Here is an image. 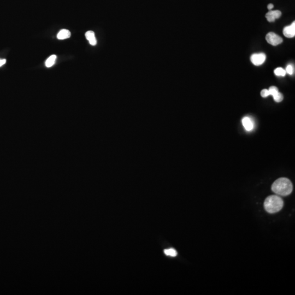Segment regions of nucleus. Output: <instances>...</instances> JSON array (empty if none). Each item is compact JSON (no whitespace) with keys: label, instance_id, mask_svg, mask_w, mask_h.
Segmentation results:
<instances>
[{"label":"nucleus","instance_id":"20e7f679","mask_svg":"<svg viewBox=\"0 0 295 295\" xmlns=\"http://www.w3.org/2000/svg\"><path fill=\"white\" fill-rule=\"evenodd\" d=\"M266 56L264 53H256L253 54L250 60L253 64L255 66H260L265 61Z\"/></svg>","mask_w":295,"mask_h":295},{"label":"nucleus","instance_id":"0eeeda50","mask_svg":"<svg viewBox=\"0 0 295 295\" xmlns=\"http://www.w3.org/2000/svg\"><path fill=\"white\" fill-rule=\"evenodd\" d=\"M243 126L247 131H251L254 128V124L251 120L248 117H244L242 119Z\"/></svg>","mask_w":295,"mask_h":295},{"label":"nucleus","instance_id":"423d86ee","mask_svg":"<svg viewBox=\"0 0 295 295\" xmlns=\"http://www.w3.org/2000/svg\"><path fill=\"white\" fill-rule=\"evenodd\" d=\"M281 15L280 11H270L266 14V18L269 22H274L276 19L279 18Z\"/></svg>","mask_w":295,"mask_h":295},{"label":"nucleus","instance_id":"2eb2a0df","mask_svg":"<svg viewBox=\"0 0 295 295\" xmlns=\"http://www.w3.org/2000/svg\"><path fill=\"white\" fill-rule=\"evenodd\" d=\"M286 73H287L289 75H292L294 73V68L293 66L291 65H289L286 68Z\"/></svg>","mask_w":295,"mask_h":295},{"label":"nucleus","instance_id":"7ed1b4c3","mask_svg":"<svg viewBox=\"0 0 295 295\" xmlns=\"http://www.w3.org/2000/svg\"><path fill=\"white\" fill-rule=\"evenodd\" d=\"M267 42L271 45L276 46L283 42V38L274 32H269L266 36Z\"/></svg>","mask_w":295,"mask_h":295},{"label":"nucleus","instance_id":"a211bd4d","mask_svg":"<svg viewBox=\"0 0 295 295\" xmlns=\"http://www.w3.org/2000/svg\"><path fill=\"white\" fill-rule=\"evenodd\" d=\"M273 7H274V6H273V4H269L268 5V6H267V8H268V9L269 10H271V9H272Z\"/></svg>","mask_w":295,"mask_h":295},{"label":"nucleus","instance_id":"6e6552de","mask_svg":"<svg viewBox=\"0 0 295 295\" xmlns=\"http://www.w3.org/2000/svg\"><path fill=\"white\" fill-rule=\"evenodd\" d=\"M85 37H86V39L89 42L91 45L94 46L96 45L97 40L95 38V33L93 32V31H89L86 32V33L85 34Z\"/></svg>","mask_w":295,"mask_h":295},{"label":"nucleus","instance_id":"9d476101","mask_svg":"<svg viewBox=\"0 0 295 295\" xmlns=\"http://www.w3.org/2000/svg\"><path fill=\"white\" fill-rule=\"evenodd\" d=\"M56 59V56L55 55H52L50 56L45 62V66L47 67H51L54 65Z\"/></svg>","mask_w":295,"mask_h":295},{"label":"nucleus","instance_id":"f03ea898","mask_svg":"<svg viewBox=\"0 0 295 295\" xmlns=\"http://www.w3.org/2000/svg\"><path fill=\"white\" fill-rule=\"evenodd\" d=\"M284 206L283 199L278 196L271 195L266 198L264 207L266 211L273 214L279 212Z\"/></svg>","mask_w":295,"mask_h":295},{"label":"nucleus","instance_id":"f257e3e1","mask_svg":"<svg viewBox=\"0 0 295 295\" xmlns=\"http://www.w3.org/2000/svg\"><path fill=\"white\" fill-rule=\"evenodd\" d=\"M293 190L291 182L286 178L276 180L272 185V190L276 194L286 196L290 194Z\"/></svg>","mask_w":295,"mask_h":295},{"label":"nucleus","instance_id":"f8f14e48","mask_svg":"<svg viewBox=\"0 0 295 295\" xmlns=\"http://www.w3.org/2000/svg\"><path fill=\"white\" fill-rule=\"evenodd\" d=\"M274 74L277 76H283L284 77L286 75V71L283 68L278 67L276 68L274 71Z\"/></svg>","mask_w":295,"mask_h":295},{"label":"nucleus","instance_id":"1a4fd4ad","mask_svg":"<svg viewBox=\"0 0 295 295\" xmlns=\"http://www.w3.org/2000/svg\"><path fill=\"white\" fill-rule=\"evenodd\" d=\"M71 36V32L69 30L63 29L60 31V32L58 33L57 35V38L59 39H65L68 38L70 37Z\"/></svg>","mask_w":295,"mask_h":295},{"label":"nucleus","instance_id":"ddd939ff","mask_svg":"<svg viewBox=\"0 0 295 295\" xmlns=\"http://www.w3.org/2000/svg\"><path fill=\"white\" fill-rule=\"evenodd\" d=\"M268 91H269V95H272L273 97H274L279 93V90L276 86H272L270 87Z\"/></svg>","mask_w":295,"mask_h":295},{"label":"nucleus","instance_id":"dca6fc26","mask_svg":"<svg viewBox=\"0 0 295 295\" xmlns=\"http://www.w3.org/2000/svg\"><path fill=\"white\" fill-rule=\"evenodd\" d=\"M261 95L262 97H268V96H269V91L267 89H263L261 91Z\"/></svg>","mask_w":295,"mask_h":295},{"label":"nucleus","instance_id":"39448f33","mask_svg":"<svg viewBox=\"0 0 295 295\" xmlns=\"http://www.w3.org/2000/svg\"><path fill=\"white\" fill-rule=\"evenodd\" d=\"M283 34L287 38L294 37L295 36V22H294L290 26H286L283 30Z\"/></svg>","mask_w":295,"mask_h":295},{"label":"nucleus","instance_id":"4468645a","mask_svg":"<svg viewBox=\"0 0 295 295\" xmlns=\"http://www.w3.org/2000/svg\"><path fill=\"white\" fill-rule=\"evenodd\" d=\"M273 98H274V101L276 102H280L281 101H283V100L284 98V97H283V95H282V93H281L279 92L278 93L276 94V95H275L273 97Z\"/></svg>","mask_w":295,"mask_h":295},{"label":"nucleus","instance_id":"9b49d317","mask_svg":"<svg viewBox=\"0 0 295 295\" xmlns=\"http://www.w3.org/2000/svg\"><path fill=\"white\" fill-rule=\"evenodd\" d=\"M164 254L167 256H170L172 257H175L177 255V252L174 249L171 248L168 249H166L164 250Z\"/></svg>","mask_w":295,"mask_h":295},{"label":"nucleus","instance_id":"f3484780","mask_svg":"<svg viewBox=\"0 0 295 295\" xmlns=\"http://www.w3.org/2000/svg\"><path fill=\"white\" fill-rule=\"evenodd\" d=\"M6 59H0V67H1L2 66L6 64Z\"/></svg>","mask_w":295,"mask_h":295}]
</instances>
